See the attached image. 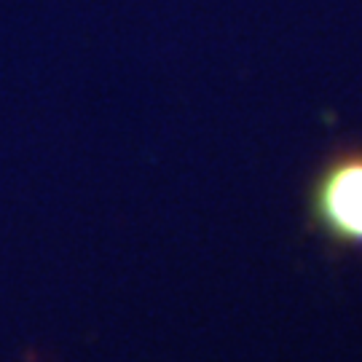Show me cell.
Instances as JSON below:
<instances>
[{
	"label": "cell",
	"instance_id": "6da1fadb",
	"mask_svg": "<svg viewBox=\"0 0 362 362\" xmlns=\"http://www.w3.org/2000/svg\"><path fill=\"white\" fill-rule=\"evenodd\" d=\"M306 215L325 245L362 255V143L333 148L306 188Z\"/></svg>",
	"mask_w": 362,
	"mask_h": 362
}]
</instances>
